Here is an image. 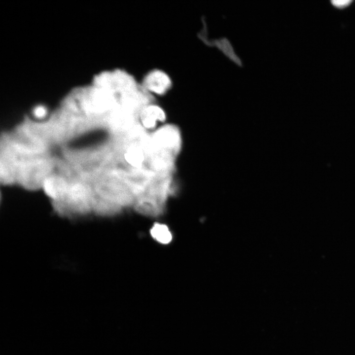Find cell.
Segmentation results:
<instances>
[{"instance_id":"cell-9","label":"cell","mask_w":355,"mask_h":355,"mask_svg":"<svg viewBox=\"0 0 355 355\" xmlns=\"http://www.w3.org/2000/svg\"><path fill=\"white\" fill-rule=\"evenodd\" d=\"M45 113V110L43 107L39 106L35 109V114L37 117H42Z\"/></svg>"},{"instance_id":"cell-7","label":"cell","mask_w":355,"mask_h":355,"mask_svg":"<svg viewBox=\"0 0 355 355\" xmlns=\"http://www.w3.org/2000/svg\"><path fill=\"white\" fill-rule=\"evenodd\" d=\"M44 188L46 192L52 197H59L63 191L62 181L55 178H49L45 181Z\"/></svg>"},{"instance_id":"cell-3","label":"cell","mask_w":355,"mask_h":355,"mask_svg":"<svg viewBox=\"0 0 355 355\" xmlns=\"http://www.w3.org/2000/svg\"><path fill=\"white\" fill-rule=\"evenodd\" d=\"M152 142L155 148L171 149L177 146L178 136L175 130L170 127L158 130L153 137Z\"/></svg>"},{"instance_id":"cell-8","label":"cell","mask_w":355,"mask_h":355,"mask_svg":"<svg viewBox=\"0 0 355 355\" xmlns=\"http://www.w3.org/2000/svg\"><path fill=\"white\" fill-rule=\"evenodd\" d=\"M352 2L351 0H332V3L339 8H343L348 6Z\"/></svg>"},{"instance_id":"cell-2","label":"cell","mask_w":355,"mask_h":355,"mask_svg":"<svg viewBox=\"0 0 355 355\" xmlns=\"http://www.w3.org/2000/svg\"><path fill=\"white\" fill-rule=\"evenodd\" d=\"M145 87L149 91L158 94L165 93L170 87L171 81L164 72L155 71L149 73L145 79Z\"/></svg>"},{"instance_id":"cell-6","label":"cell","mask_w":355,"mask_h":355,"mask_svg":"<svg viewBox=\"0 0 355 355\" xmlns=\"http://www.w3.org/2000/svg\"><path fill=\"white\" fill-rule=\"evenodd\" d=\"M124 157L131 166L137 167L142 166L144 158L143 150L136 145L130 146L127 149Z\"/></svg>"},{"instance_id":"cell-5","label":"cell","mask_w":355,"mask_h":355,"mask_svg":"<svg viewBox=\"0 0 355 355\" xmlns=\"http://www.w3.org/2000/svg\"><path fill=\"white\" fill-rule=\"evenodd\" d=\"M154 240L163 245L169 244L173 240V235L168 226L163 223H155L150 229Z\"/></svg>"},{"instance_id":"cell-1","label":"cell","mask_w":355,"mask_h":355,"mask_svg":"<svg viewBox=\"0 0 355 355\" xmlns=\"http://www.w3.org/2000/svg\"><path fill=\"white\" fill-rule=\"evenodd\" d=\"M135 209L142 214L157 217L164 212V204L157 199L149 195L139 197L135 203Z\"/></svg>"},{"instance_id":"cell-4","label":"cell","mask_w":355,"mask_h":355,"mask_svg":"<svg viewBox=\"0 0 355 355\" xmlns=\"http://www.w3.org/2000/svg\"><path fill=\"white\" fill-rule=\"evenodd\" d=\"M165 118L163 110L155 105H149L142 110L141 118L143 126L147 128L154 127L157 121H163Z\"/></svg>"}]
</instances>
